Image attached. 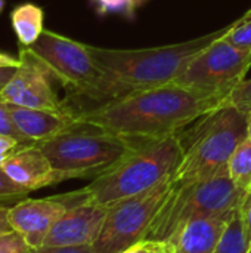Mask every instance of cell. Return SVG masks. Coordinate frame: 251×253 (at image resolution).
Returning <instances> with one entry per match:
<instances>
[{
  "mask_svg": "<svg viewBox=\"0 0 251 253\" xmlns=\"http://www.w3.org/2000/svg\"><path fill=\"white\" fill-rule=\"evenodd\" d=\"M7 110L16 129L31 144L44 142L80 123L72 111H47L12 104H7Z\"/></svg>",
  "mask_w": 251,
  "mask_h": 253,
  "instance_id": "obj_14",
  "label": "cell"
},
{
  "mask_svg": "<svg viewBox=\"0 0 251 253\" xmlns=\"http://www.w3.org/2000/svg\"><path fill=\"white\" fill-rule=\"evenodd\" d=\"M24 144H21L18 139L12 138V136H4V135H0V168L1 165L4 163V160L13 154L18 148H21ZM31 145V144H30Z\"/></svg>",
  "mask_w": 251,
  "mask_h": 253,
  "instance_id": "obj_27",
  "label": "cell"
},
{
  "mask_svg": "<svg viewBox=\"0 0 251 253\" xmlns=\"http://www.w3.org/2000/svg\"><path fill=\"white\" fill-rule=\"evenodd\" d=\"M226 104L244 111L246 114L251 113V77L249 80H243L228 96Z\"/></svg>",
  "mask_w": 251,
  "mask_h": 253,
  "instance_id": "obj_20",
  "label": "cell"
},
{
  "mask_svg": "<svg viewBox=\"0 0 251 253\" xmlns=\"http://www.w3.org/2000/svg\"><path fill=\"white\" fill-rule=\"evenodd\" d=\"M246 193L232 182L228 169L204 181L173 184L145 240L169 242L186 222L195 218L237 211Z\"/></svg>",
  "mask_w": 251,
  "mask_h": 253,
  "instance_id": "obj_6",
  "label": "cell"
},
{
  "mask_svg": "<svg viewBox=\"0 0 251 253\" xmlns=\"http://www.w3.org/2000/svg\"><path fill=\"white\" fill-rule=\"evenodd\" d=\"M141 1H143V0H135V3L138 4V3H141Z\"/></svg>",
  "mask_w": 251,
  "mask_h": 253,
  "instance_id": "obj_36",
  "label": "cell"
},
{
  "mask_svg": "<svg viewBox=\"0 0 251 253\" xmlns=\"http://www.w3.org/2000/svg\"><path fill=\"white\" fill-rule=\"evenodd\" d=\"M249 114L225 104L206 114L185 133H179L183 156L173 184L213 178L228 169L237 147L249 138Z\"/></svg>",
  "mask_w": 251,
  "mask_h": 253,
  "instance_id": "obj_4",
  "label": "cell"
},
{
  "mask_svg": "<svg viewBox=\"0 0 251 253\" xmlns=\"http://www.w3.org/2000/svg\"><path fill=\"white\" fill-rule=\"evenodd\" d=\"M244 16H247V18H249V16H251V9L249 10V12H246V13H244Z\"/></svg>",
  "mask_w": 251,
  "mask_h": 253,
  "instance_id": "obj_35",
  "label": "cell"
},
{
  "mask_svg": "<svg viewBox=\"0 0 251 253\" xmlns=\"http://www.w3.org/2000/svg\"><path fill=\"white\" fill-rule=\"evenodd\" d=\"M173 179L124 199L107 208V216L98 240L93 245L96 253H123L143 242L149 227L170 194Z\"/></svg>",
  "mask_w": 251,
  "mask_h": 253,
  "instance_id": "obj_7",
  "label": "cell"
},
{
  "mask_svg": "<svg viewBox=\"0 0 251 253\" xmlns=\"http://www.w3.org/2000/svg\"><path fill=\"white\" fill-rule=\"evenodd\" d=\"M33 253H96L93 246H41Z\"/></svg>",
  "mask_w": 251,
  "mask_h": 253,
  "instance_id": "obj_25",
  "label": "cell"
},
{
  "mask_svg": "<svg viewBox=\"0 0 251 253\" xmlns=\"http://www.w3.org/2000/svg\"><path fill=\"white\" fill-rule=\"evenodd\" d=\"M247 129H249V138L251 139V113L249 114V123H247Z\"/></svg>",
  "mask_w": 251,
  "mask_h": 253,
  "instance_id": "obj_33",
  "label": "cell"
},
{
  "mask_svg": "<svg viewBox=\"0 0 251 253\" xmlns=\"http://www.w3.org/2000/svg\"><path fill=\"white\" fill-rule=\"evenodd\" d=\"M30 49L72 96L90 101L102 80V71L89 44L44 30Z\"/></svg>",
  "mask_w": 251,
  "mask_h": 253,
  "instance_id": "obj_9",
  "label": "cell"
},
{
  "mask_svg": "<svg viewBox=\"0 0 251 253\" xmlns=\"http://www.w3.org/2000/svg\"><path fill=\"white\" fill-rule=\"evenodd\" d=\"M70 196L77 202L70 205L67 212L56 221L43 246H93L98 240L107 208L77 199L72 193Z\"/></svg>",
  "mask_w": 251,
  "mask_h": 253,
  "instance_id": "obj_11",
  "label": "cell"
},
{
  "mask_svg": "<svg viewBox=\"0 0 251 253\" xmlns=\"http://www.w3.org/2000/svg\"><path fill=\"white\" fill-rule=\"evenodd\" d=\"M19 67L10 82L0 92L4 102L27 108L47 111H71L68 104L59 99L53 89L55 77L49 68L31 52L30 47L19 50Z\"/></svg>",
  "mask_w": 251,
  "mask_h": 253,
  "instance_id": "obj_10",
  "label": "cell"
},
{
  "mask_svg": "<svg viewBox=\"0 0 251 253\" xmlns=\"http://www.w3.org/2000/svg\"><path fill=\"white\" fill-rule=\"evenodd\" d=\"M1 169L16 185L28 193L67 181V176L50 165L37 144L18 148L4 160Z\"/></svg>",
  "mask_w": 251,
  "mask_h": 253,
  "instance_id": "obj_13",
  "label": "cell"
},
{
  "mask_svg": "<svg viewBox=\"0 0 251 253\" xmlns=\"http://www.w3.org/2000/svg\"><path fill=\"white\" fill-rule=\"evenodd\" d=\"M37 145L56 170L72 179L104 173L133 148L135 139L80 122Z\"/></svg>",
  "mask_w": 251,
  "mask_h": 253,
  "instance_id": "obj_5",
  "label": "cell"
},
{
  "mask_svg": "<svg viewBox=\"0 0 251 253\" xmlns=\"http://www.w3.org/2000/svg\"><path fill=\"white\" fill-rule=\"evenodd\" d=\"M10 18H12V27L15 30V34L21 42V44L25 47L34 44L41 36V33L44 31L43 28L44 13L43 9L38 7L37 4L25 3L16 6L12 10Z\"/></svg>",
  "mask_w": 251,
  "mask_h": 253,
  "instance_id": "obj_16",
  "label": "cell"
},
{
  "mask_svg": "<svg viewBox=\"0 0 251 253\" xmlns=\"http://www.w3.org/2000/svg\"><path fill=\"white\" fill-rule=\"evenodd\" d=\"M0 135H4V136H12L15 139H18L21 144L24 145H30L31 142H28L22 135L21 132L16 129V126L13 125L12 122V117H10V113L7 110V104L3 101L1 95H0Z\"/></svg>",
  "mask_w": 251,
  "mask_h": 253,
  "instance_id": "obj_22",
  "label": "cell"
},
{
  "mask_svg": "<svg viewBox=\"0 0 251 253\" xmlns=\"http://www.w3.org/2000/svg\"><path fill=\"white\" fill-rule=\"evenodd\" d=\"M247 253H251V245H250V248H249V252Z\"/></svg>",
  "mask_w": 251,
  "mask_h": 253,
  "instance_id": "obj_37",
  "label": "cell"
},
{
  "mask_svg": "<svg viewBox=\"0 0 251 253\" xmlns=\"http://www.w3.org/2000/svg\"><path fill=\"white\" fill-rule=\"evenodd\" d=\"M183 156L179 133L157 139H135L133 148L108 170L72 194L77 199L109 208L173 179Z\"/></svg>",
  "mask_w": 251,
  "mask_h": 253,
  "instance_id": "obj_3",
  "label": "cell"
},
{
  "mask_svg": "<svg viewBox=\"0 0 251 253\" xmlns=\"http://www.w3.org/2000/svg\"><path fill=\"white\" fill-rule=\"evenodd\" d=\"M67 209L68 205L61 196L22 199L9 208V222L12 230L22 236L31 249H38Z\"/></svg>",
  "mask_w": 251,
  "mask_h": 253,
  "instance_id": "obj_12",
  "label": "cell"
},
{
  "mask_svg": "<svg viewBox=\"0 0 251 253\" xmlns=\"http://www.w3.org/2000/svg\"><path fill=\"white\" fill-rule=\"evenodd\" d=\"M0 67H10L18 68L19 67V58H15L9 53H4L0 50Z\"/></svg>",
  "mask_w": 251,
  "mask_h": 253,
  "instance_id": "obj_30",
  "label": "cell"
},
{
  "mask_svg": "<svg viewBox=\"0 0 251 253\" xmlns=\"http://www.w3.org/2000/svg\"><path fill=\"white\" fill-rule=\"evenodd\" d=\"M225 40L232 43L240 49L251 50V16H241L232 24L231 30L223 36Z\"/></svg>",
  "mask_w": 251,
  "mask_h": 253,
  "instance_id": "obj_19",
  "label": "cell"
},
{
  "mask_svg": "<svg viewBox=\"0 0 251 253\" xmlns=\"http://www.w3.org/2000/svg\"><path fill=\"white\" fill-rule=\"evenodd\" d=\"M249 248H250V242L247 239L238 209V212L228 222L213 253H247Z\"/></svg>",
  "mask_w": 251,
  "mask_h": 253,
  "instance_id": "obj_18",
  "label": "cell"
},
{
  "mask_svg": "<svg viewBox=\"0 0 251 253\" xmlns=\"http://www.w3.org/2000/svg\"><path fill=\"white\" fill-rule=\"evenodd\" d=\"M228 173L232 179V182L244 190L249 191L251 188V139H244L234 154L229 159L228 163Z\"/></svg>",
  "mask_w": 251,
  "mask_h": 253,
  "instance_id": "obj_17",
  "label": "cell"
},
{
  "mask_svg": "<svg viewBox=\"0 0 251 253\" xmlns=\"http://www.w3.org/2000/svg\"><path fill=\"white\" fill-rule=\"evenodd\" d=\"M145 253H175V248L169 242H152L149 240V246Z\"/></svg>",
  "mask_w": 251,
  "mask_h": 253,
  "instance_id": "obj_28",
  "label": "cell"
},
{
  "mask_svg": "<svg viewBox=\"0 0 251 253\" xmlns=\"http://www.w3.org/2000/svg\"><path fill=\"white\" fill-rule=\"evenodd\" d=\"M148 246H149V240H143V242H141V243L132 246L130 249L124 251L123 253H145L146 252V249H148Z\"/></svg>",
  "mask_w": 251,
  "mask_h": 253,
  "instance_id": "obj_32",
  "label": "cell"
},
{
  "mask_svg": "<svg viewBox=\"0 0 251 253\" xmlns=\"http://www.w3.org/2000/svg\"><path fill=\"white\" fill-rule=\"evenodd\" d=\"M16 68H10V67H0V92L4 89V86L10 82L12 76L15 74Z\"/></svg>",
  "mask_w": 251,
  "mask_h": 253,
  "instance_id": "obj_31",
  "label": "cell"
},
{
  "mask_svg": "<svg viewBox=\"0 0 251 253\" xmlns=\"http://www.w3.org/2000/svg\"><path fill=\"white\" fill-rule=\"evenodd\" d=\"M250 67L251 50L220 37L194 56L175 83L226 102L231 92L246 80Z\"/></svg>",
  "mask_w": 251,
  "mask_h": 253,
  "instance_id": "obj_8",
  "label": "cell"
},
{
  "mask_svg": "<svg viewBox=\"0 0 251 253\" xmlns=\"http://www.w3.org/2000/svg\"><path fill=\"white\" fill-rule=\"evenodd\" d=\"M3 7H4V0H0V13L3 10Z\"/></svg>",
  "mask_w": 251,
  "mask_h": 253,
  "instance_id": "obj_34",
  "label": "cell"
},
{
  "mask_svg": "<svg viewBox=\"0 0 251 253\" xmlns=\"http://www.w3.org/2000/svg\"><path fill=\"white\" fill-rule=\"evenodd\" d=\"M0 253H33V249L18 233L12 231L0 236Z\"/></svg>",
  "mask_w": 251,
  "mask_h": 253,
  "instance_id": "obj_23",
  "label": "cell"
},
{
  "mask_svg": "<svg viewBox=\"0 0 251 253\" xmlns=\"http://www.w3.org/2000/svg\"><path fill=\"white\" fill-rule=\"evenodd\" d=\"M12 225L9 222V208L4 205H0V236L12 233Z\"/></svg>",
  "mask_w": 251,
  "mask_h": 253,
  "instance_id": "obj_29",
  "label": "cell"
},
{
  "mask_svg": "<svg viewBox=\"0 0 251 253\" xmlns=\"http://www.w3.org/2000/svg\"><path fill=\"white\" fill-rule=\"evenodd\" d=\"M240 216H241L247 239H249L251 245V188L243 197V202L240 205Z\"/></svg>",
  "mask_w": 251,
  "mask_h": 253,
  "instance_id": "obj_26",
  "label": "cell"
},
{
  "mask_svg": "<svg viewBox=\"0 0 251 253\" xmlns=\"http://www.w3.org/2000/svg\"><path fill=\"white\" fill-rule=\"evenodd\" d=\"M238 212H226L219 215L201 216L186 222L169 243L175 248V253H213L228 222Z\"/></svg>",
  "mask_w": 251,
  "mask_h": 253,
  "instance_id": "obj_15",
  "label": "cell"
},
{
  "mask_svg": "<svg viewBox=\"0 0 251 253\" xmlns=\"http://www.w3.org/2000/svg\"><path fill=\"white\" fill-rule=\"evenodd\" d=\"M225 104L223 99L172 82L81 111L77 119L129 139H157L180 133Z\"/></svg>",
  "mask_w": 251,
  "mask_h": 253,
  "instance_id": "obj_1",
  "label": "cell"
},
{
  "mask_svg": "<svg viewBox=\"0 0 251 253\" xmlns=\"http://www.w3.org/2000/svg\"><path fill=\"white\" fill-rule=\"evenodd\" d=\"M96 6L105 13H126L136 6L135 0H96Z\"/></svg>",
  "mask_w": 251,
  "mask_h": 253,
  "instance_id": "obj_24",
  "label": "cell"
},
{
  "mask_svg": "<svg viewBox=\"0 0 251 253\" xmlns=\"http://www.w3.org/2000/svg\"><path fill=\"white\" fill-rule=\"evenodd\" d=\"M232 24L182 43L146 49H107L89 46L102 71V80L90 98L95 108L132 92L158 87L175 82L188 62L213 42L223 37ZM84 110V111H86Z\"/></svg>",
  "mask_w": 251,
  "mask_h": 253,
  "instance_id": "obj_2",
  "label": "cell"
},
{
  "mask_svg": "<svg viewBox=\"0 0 251 253\" xmlns=\"http://www.w3.org/2000/svg\"><path fill=\"white\" fill-rule=\"evenodd\" d=\"M28 191L16 185L0 168V205H6L10 202H19L27 199Z\"/></svg>",
  "mask_w": 251,
  "mask_h": 253,
  "instance_id": "obj_21",
  "label": "cell"
}]
</instances>
